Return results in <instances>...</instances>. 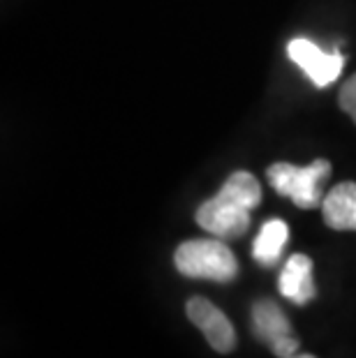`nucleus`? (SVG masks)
<instances>
[{"mask_svg": "<svg viewBox=\"0 0 356 358\" xmlns=\"http://www.w3.org/2000/svg\"><path fill=\"white\" fill-rule=\"evenodd\" d=\"M322 215L331 229L356 231V182H340L324 196Z\"/></svg>", "mask_w": 356, "mask_h": 358, "instance_id": "7", "label": "nucleus"}, {"mask_svg": "<svg viewBox=\"0 0 356 358\" xmlns=\"http://www.w3.org/2000/svg\"><path fill=\"white\" fill-rule=\"evenodd\" d=\"M266 173L278 194L290 196L299 208H317L324 201V185L331 176V162L315 159L308 166L276 162L269 166Z\"/></svg>", "mask_w": 356, "mask_h": 358, "instance_id": "2", "label": "nucleus"}, {"mask_svg": "<svg viewBox=\"0 0 356 358\" xmlns=\"http://www.w3.org/2000/svg\"><path fill=\"white\" fill-rule=\"evenodd\" d=\"M290 241V227H287L283 220H269L264 222L262 231L257 234L255 245H252V255L255 262L262 266H276L283 257V250Z\"/></svg>", "mask_w": 356, "mask_h": 358, "instance_id": "8", "label": "nucleus"}, {"mask_svg": "<svg viewBox=\"0 0 356 358\" xmlns=\"http://www.w3.org/2000/svg\"><path fill=\"white\" fill-rule=\"evenodd\" d=\"M252 319H255V331L257 338L266 345L273 347L276 342L290 338L292 335V324L287 322L285 312L280 310L273 301H259L252 308Z\"/></svg>", "mask_w": 356, "mask_h": 358, "instance_id": "9", "label": "nucleus"}, {"mask_svg": "<svg viewBox=\"0 0 356 358\" xmlns=\"http://www.w3.org/2000/svg\"><path fill=\"white\" fill-rule=\"evenodd\" d=\"M187 317L194 326H199L215 352L229 354L236 347V333H234L232 322L213 303H208L206 299H190L187 301Z\"/></svg>", "mask_w": 356, "mask_h": 358, "instance_id": "5", "label": "nucleus"}, {"mask_svg": "<svg viewBox=\"0 0 356 358\" xmlns=\"http://www.w3.org/2000/svg\"><path fill=\"white\" fill-rule=\"evenodd\" d=\"M280 294L294 306H306L317 296L313 278V259L306 255H292L287 259L283 273H280Z\"/></svg>", "mask_w": 356, "mask_h": 358, "instance_id": "6", "label": "nucleus"}, {"mask_svg": "<svg viewBox=\"0 0 356 358\" xmlns=\"http://www.w3.org/2000/svg\"><path fill=\"white\" fill-rule=\"evenodd\" d=\"M292 358H315V356H310V354H301V356H292Z\"/></svg>", "mask_w": 356, "mask_h": 358, "instance_id": "12", "label": "nucleus"}, {"mask_svg": "<svg viewBox=\"0 0 356 358\" xmlns=\"http://www.w3.org/2000/svg\"><path fill=\"white\" fill-rule=\"evenodd\" d=\"M287 56L297 63L306 77L315 83L317 88L331 86L333 81L340 77L345 65V56L340 51H322L315 42L306 40V37H297L287 47Z\"/></svg>", "mask_w": 356, "mask_h": 358, "instance_id": "4", "label": "nucleus"}, {"mask_svg": "<svg viewBox=\"0 0 356 358\" xmlns=\"http://www.w3.org/2000/svg\"><path fill=\"white\" fill-rule=\"evenodd\" d=\"M338 102H340V109H343L347 116L356 123V74L343 83L340 95H338Z\"/></svg>", "mask_w": 356, "mask_h": 358, "instance_id": "10", "label": "nucleus"}, {"mask_svg": "<svg viewBox=\"0 0 356 358\" xmlns=\"http://www.w3.org/2000/svg\"><path fill=\"white\" fill-rule=\"evenodd\" d=\"M173 264L185 278L197 280L229 282L238 273V262L234 252L215 238L185 241L173 255Z\"/></svg>", "mask_w": 356, "mask_h": 358, "instance_id": "1", "label": "nucleus"}, {"mask_svg": "<svg viewBox=\"0 0 356 358\" xmlns=\"http://www.w3.org/2000/svg\"><path fill=\"white\" fill-rule=\"evenodd\" d=\"M271 349H273V354L280 356V358H292L294 354H297V349H299V340L294 338V335H290V338L276 342Z\"/></svg>", "mask_w": 356, "mask_h": 358, "instance_id": "11", "label": "nucleus"}, {"mask_svg": "<svg viewBox=\"0 0 356 358\" xmlns=\"http://www.w3.org/2000/svg\"><path fill=\"white\" fill-rule=\"evenodd\" d=\"M250 210L248 206L232 199L229 194L218 192L213 199L204 201L197 210V222L201 229L218 236V238H238L250 227Z\"/></svg>", "mask_w": 356, "mask_h": 358, "instance_id": "3", "label": "nucleus"}]
</instances>
